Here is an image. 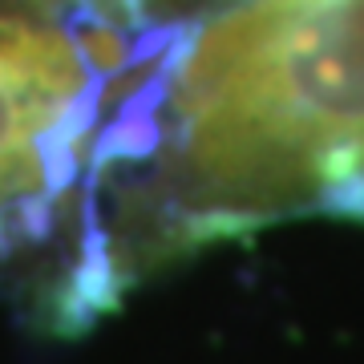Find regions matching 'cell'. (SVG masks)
<instances>
[{
  "label": "cell",
  "mask_w": 364,
  "mask_h": 364,
  "mask_svg": "<svg viewBox=\"0 0 364 364\" xmlns=\"http://www.w3.org/2000/svg\"><path fill=\"white\" fill-rule=\"evenodd\" d=\"M0 13H25V9H0Z\"/></svg>",
  "instance_id": "cell-1"
}]
</instances>
